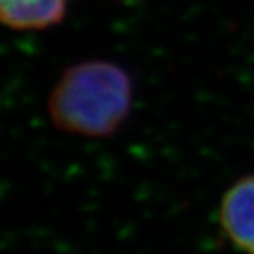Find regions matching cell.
Returning a JSON list of instances; mask_svg holds the SVG:
<instances>
[{"label": "cell", "instance_id": "obj_1", "mask_svg": "<svg viewBox=\"0 0 254 254\" xmlns=\"http://www.w3.org/2000/svg\"><path fill=\"white\" fill-rule=\"evenodd\" d=\"M134 84L123 66L88 60L69 66L48 96V116L58 130L103 139L129 118Z\"/></svg>", "mask_w": 254, "mask_h": 254}, {"label": "cell", "instance_id": "obj_2", "mask_svg": "<svg viewBox=\"0 0 254 254\" xmlns=\"http://www.w3.org/2000/svg\"><path fill=\"white\" fill-rule=\"evenodd\" d=\"M218 220L238 251L254 254V175L241 177L225 191Z\"/></svg>", "mask_w": 254, "mask_h": 254}, {"label": "cell", "instance_id": "obj_3", "mask_svg": "<svg viewBox=\"0 0 254 254\" xmlns=\"http://www.w3.org/2000/svg\"><path fill=\"white\" fill-rule=\"evenodd\" d=\"M68 0H0V20L12 30H45L64 18Z\"/></svg>", "mask_w": 254, "mask_h": 254}]
</instances>
